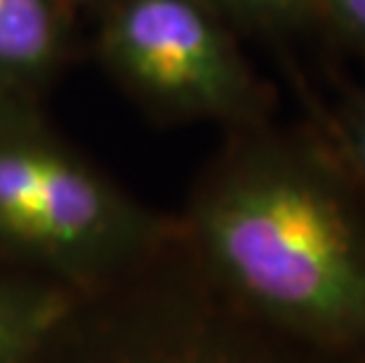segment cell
<instances>
[{
    "label": "cell",
    "mask_w": 365,
    "mask_h": 363,
    "mask_svg": "<svg viewBox=\"0 0 365 363\" xmlns=\"http://www.w3.org/2000/svg\"><path fill=\"white\" fill-rule=\"evenodd\" d=\"M184 245L245 312L365 359V203L321 133L231 130L182 218Z\"/></svg>",
    "instance_id": "obj_1"
},
{
    "label": "cell",
    "mask_w": 365,
    "mask_h": 363,
    "mask_svg": "<svg viewBox=\"0 0 365 363\" xmlns=\"http://www.w3.org/2000/svg\"><path fill=\"white\" fill-rule=\"evenodd\" d=\"M177 236V218L92 163L36 99L0 97V262L85 295L137 274Z\"/></svg>",
    "instance_id": "obj_2"
},
{
    "label": "cell",
    "mask_w": 365,
    "mask_h": 363,
    "mask_svg": "<svg viewBox=\"0 0 365 363\" xmlns=\"http://www.w3.org/2000/svg\"><path fill=\"white\" fill-rule=\"evenodd\" d=\"M31 363H365L285 335L245 312L182 241L73 300Z\"/></svg>",
    "instance_id": "obj_3"
},
{
    "label": "cell",
    "mask_w": 365,
    "mask_h": 363,
    "mask_svg": "<svg viewBox=\"0 0 365 363\" xmlns=\"http://www.w3.org/2000/svg\"><path fill=\"white\" fill-rule=\"evenodd\" d=\"M97 57L132 97L170 121L240 130L269 118V90L222 14L200 0H106Z\"/></svg>",
    "instance_id": "obj_4"
},
{
    "label": "cell",
    "mask_w": 365,
    "mask_h": 363,
    "mask_svg": "<svg viewBox=\"0 0 365 363\" xmlns=\"http://www.w3.org/2000/svg\"><path fill=\"white\" fill-rule=\"evenodd\" d=\"M73 43V0H0V97L38 99Z\"/></svg>",
    "instance_id": "obj_5"
},
{
    "label": "cell",
    "mask_w": 365,
    "mask_h": 363,
    "mask_svg": "<svg viewBox=\"0 0 365 363\" xmlns=\"http://www.w3.org/2000/svg\"><path fill=\"white\" fill-rule=\"evenodd\" d=\"M78 297L64 285L0 262V363H31Z\"/></svg>",
    "instance_id": "obj_6"
},
{
    "label": "cell",
    "mask_w": 365,
    "mask_h": 363,
    "mask_svg": "<svg viewBox=\"0 0 365 363\" xmlns=\"http://www.w3.org/2000/svg\"><path fill=\"white\" fill-rule=\"evenodd\" d=\"M321 135L365 203V76L344 92Z\"/></svg>",
    "instance_id": "obj_7"
},
{
    "label": "cell",
    "mask_w": 365,
    "mask_h": 363,
    "mask_svg": "<svg viewBox=\"0 0 365 363\" xmlns=\"http://www.w3.org/2000/svg\"><path fill=\"white\" fill-rule=\"evenodd\" d=\"M234 29L287 34L318 24L316 0H200Z\"/></svg>",
    "instance_id": "obj_8"
},
{
    "label": "cell",
    "mask_w": 365,
    "mask_h": 363,
    "mask_svg": "<svg viewBox=\"0 0 365 363\" xmlns=\"http://www.w3.org/2000/svg\"><path fill=\"white\" fill-rule=\"evenodd\" d=\"M318 24L365 66V0H316Z\"/></svg>",
    "instance_id": "obj_9"
},
{
    "label": "cell",
    "mask_w": 365,
    "mask_h": 363,
    "mask_svg": "<svg viewBox=\"0 0 365 363\" xmlns=\"http://www.w3.org/2000/svg\"><path fill=\"white\" fill-rule=\"evenodd\" d=\"M106 3V0H73V5H83V7H88V10H99Z\"/></svg>",
    "instance_id": "obj_10"
}]
</instances>
